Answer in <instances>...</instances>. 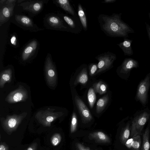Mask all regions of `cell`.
Instances as JSON below:
<instances>
[{
    "label": "cell",
    "instance_id": "1",
    "mask_svg": "<svg viewBox=\"0 0 150 150\" xmlns=\"http://www.w3.org/2000/svg\"><path fill=\"white\" fill-rule=\"evenodd\" d=\"M122 13H114L108 15L99 14L98 20L101 30L107 36L114 38H127L134 30L121 19Z\"/></svg>",
    "mask_w": 150,
    "mask_h": 150
},
{
    "label": "cell",
    "instance_id": "2",
    "mask_svg": "<svg viewBox=\"0 0 150 150\" xmlns=\"http://www.w3.org/2000/svg\"><path fill=\"white\" fill-rule=\"evenodd\" d=\"M150 120V109L146 107L136 112L131 122L130 136L140 135L146 122Z\"/></svg>",
    "mask_w": 150,
    "mask_h": 150
},
{
    "label": "cell",
    "instance_id": "3",
    "mask_svg": "<svg viewBox=\"0 0 150 150\" xmlns=\"http://www.w3.org/2000/svg\"><path fill=\"white\" fill-rule=\"evenodd\" d=\"M150 89V72L141 80L138 85L135 99L145 107L148 102V93Z\"/></svg>",
    "mask_w": 150,
    "mask_h": 150
},
{
    "label": "cell",
    "instance_id": "4",
    "mask_svg": "<svg viewBox=\"0 0 150 150\" xmlns=\"http://www.w3.org/2000/svg\"><path fill=\"white\" fill-rule=\"evenodd\" d=\"M26 114L23 113L19 115L8 116L5 119L1 118V125L5 132L10 135L15 131Z\"/></svg>",
    "mask_w": 150,
    "mask_h": 150
},
{
    "label": "cell",
    "instance_id": "5",
    "mask_svg": "<svg viewBox=\"0 0 150 150\" xmlns=\"http://www.w3.org/2000/svg\"><path fill=\"white\" fill-rule=\"evenodd\" d=\"M54 110L48 108L45 111H39L36 113L35 118L43 126L50 127L53 121L63 115L61 112H54Z\"/></svg>",
    "mask_w": 150,
    "mask_h": 150
},
{
    "label": "cell",
    "instance_id": "6",
    "mask_svg": "<svg viewBox=\"0 0 150 150\" xmlns=\"http://www.w3.org/2000/svg\"><path fill=\"white\" fill-rule=\"evenodd\" d=\"M116 58L115 54L109 51L105 52L96 56L95 58L98 62L97 73L105 71L111 67Z\"/></svg>",
    "mask_w": 150,
    "mask_h": 150
},
{
    "label": "cell",
    "instance_id": "7",
    "mask_svg": "<svg viewBox=\"0 0 150 150\" xmlns=\"http://www.w3.org/2000/svg\"><path fill=\"white\" fill-rule=\"evenodd\" d=\"M139 67L138 62L134 59L127 58L124 59L121 64L117 68V72L120 76L127 79L130 76L131 70Z\"/></svg>",
    "mask_w": 150,
    "mask_h": 150
},
{
    "label": "cell",
    "instance_id": "8",
    "mask_svg": "<svg viewBox=\"0 0 150 150\" xmlns=\"http://www.w3.org/2000/svg\"><path fill=\"white\" fill-rule=\"evenodd\" d=\"M45 70L48 84L50 86H54L57 83V73L55 66L50 54H48L46 59Z\"/></svg>",
    "mask_w": 150,
    "mask_h": 150
},
{
    "label": "cell",
    "instance_id": "9",
    "mask_svg": "<svg viewBox=\"0 0 150 150\" xmlns=\"http://www.w3.org/2000/svg\"><path fill=\"white\" fill-rule=\"evenodd\" d=\"M46 21L47 25L52 29L70 32L69 27L60 16L50 15L47 17Z\"/></svg>",
    "mask_w": 150,
    "mask_h": 150
},
{
    "label": "cell",
    "instance_id": "10",
    "mask_svg": "<svg viewBox=\"0 0 150 150\" xmlns=\"http://www.w3.org/2000/svg\"><path fill=\"white\" fill-rule=\"evenodd\" d=\"M59 15L69 27L70 32L78 34L81 31L83 27L78 17L69 16L62 13H60Z\"/></svg>",
    "mask_w": 150,
    "mask_h": 150
},
{
    "label": "cell",
    "instance_id": "11",
    "mask_svg": "<svg viewBox=\"0 0 150 150\" xmlns=\"http://www.w3.org/2000/svg\"><path fill=\"white\" fill-rule=\"evenodd\" d=\"M26 90L20 85L17 89L11 92L6 97L5 100L9 103H13L25 101L28 98Z\"/></svg>",
    "mask_w": 150,
    "mask_h": 150
},
{
    "label": "cell",
    "instance_id": "12",
    "mask_svg": "<svg viewBox=\"0 0 150 150\" xmlns=\"http://www.w3.org/2000/svg\"><path fill=\"white\" fill-rule=\"evenodd\" d=\"M74 100L83 122H87L91 121L93 118L91 114L82 100L78 96L76 95Z\"/></svg>",
    "mask_w": 150,
    "mask_h": 150
},
{
    "label": "cell",
    "instance_id": "13",
    "mask_svg": "<svg viewBox=\"0 0 150 150\" xmlns=\"http://www.w3.org/2000/svg\"><path fill=\"white\" fill-rule=\"evenodd\" d=\"M16 21L19 25L23 28L32 31H37L42 30L39 28L29 17L22 15H16L15 16Z\"/></svg>",
    "mask_w": 150,
    "mask_h": 150
},
{
    "label": "cell",
    "instance_id": "14",
    "mask_svg": "<svg viewBox=\"0 0 150 150\" xmlns=\"http://www.w3.org/2000/svg\"><path fill=\"white\" fill-rule=\"evenodd\" d=\"M44 2L42 1H30L22 2L18 5L21 6L25 10L36 14L42 10Z\"/></svg>",
    "mask_w": 150,
    "mask_h": 150
},
{
    "label": "cell",
    "instance_id": "15",
    "mask_svg": "<svg viewBox=\"0 0 150 150\" xmlns=\"http://www.w3.org/2000/svg\"><path fill=\"white\" fill-rule=\"evenodd\" d=\"M15 4H6L1 7L0 9V26L7 22L12 16Z\"/></svg>",
    "mask_w": 150,
    "mask_h": 150
},
{
    "label": "cell",
    "instance_id": "16",
    "mask_svg": "<svg viewBox=\"0 0 150 150\" xmlns=\"http://www.w3.org/2000/svg\"><path fill=\"white\" fill-rule=\"evenodd\" d=\"M38 44L36 40H33L24 47L21 54V58L23 61L28 59L33 56L37 50Z\"/></svg>",
    "mask_w": 150,
    "mask_h": 150
},
{
    "label": "cell",
    "instance_id": "17",
    "mask_svg": "<svg viewBox=\"0 0 150 150\" xmlns=\"http://www.w3.org/2000/svg\"><path fill=\"white\" fill-rule=\"evenodd\" d=\"M132 40L127 38H124L122 42L117 44L122 50L125 55L130 56L133 54V52L132 47Z\"/></svg>",
    "mask_w": 150,
    "mask_h": 150
},
{
    "label": "cell",
    "instance_id": "18",
    "mask_svg": "<svg viewBox=\"0 0 150 150\" xmlns=\"http://www.w3.org/2000/svg\"><path fill=\"white\" fill-rule=\"evenodd\" d=\"M55 3L61 8L71 16L78 17L77 14L68 0H57Z\"/></svg>",
    "mask_w": 150,
    "mask_h": 150
},
{
    "label": "cell",
    "instance_id": "19",
    "mask_svg": "<svg viewBox=\"0 0 150 150\" xmlns=\"http://www.w3.org/2000/svg\"><path fill=\"white\" fill-rule=\"evenodd\" d=\"M90 139H93L97 142L102 143H109L110 140V138L104 132L101 131H97L89 134Z\"/></svg>",
    "mask_w": 150,
    "mask_h": 150
},
{
    "label": "cell",
    "instance_id": "20",
    "mask_svg": "<svg viewBox=\"0 0 150 150\" xmlns=\"http://www.w3.org/2000/svg\"><path fill=\"white\" fill-rule=\"evenodd\" d=\"M77 11L78 15L83 28L84 31H86L88 29V25L86 13L80 3L78 5Z\"/></svg>",
    "mask_w": 150,
    "mask_h": 150
},
{
    "label": "cell",
    "instance_id": "21",
    "mask_svg": "<svg viewBox=\"0 0 150 150\" xmlns=\"http://www.w3.org/2000/svg\"><path fill=\"white\" fill-rule=\"evenodd\" d=\"M12 76V71L10 68L6 69L1 72L0 75V86L3 88L6 82H10Z\"/></svg>",
    "mask_w": 150,
    "mask_h": 150
},
{
    "label": "cell",
    "instance_id": "22",
    "mask_svg": "<svg viewBox=\"0 0 150 150\" xmlns=\"http://www.w3.org/2000/svg\"><path fill=\"white\" fill-rule=\"evenodd\" d=\"M88 80L86 67L84 66L81 70L80 73L77 77L74 83L75 85L80 83L84 84L87 83Z\"/></svg>",
    "mask_w": 150,
    "mask_h": 150
},
{
    "label": "cell",
    "instance_id": "23",
    "mask_svg": "<svg viewBox=\"0 0 150 150\" xmlns=\"http://www.w3.org/2000/svg\"><path fill=\"white\" fill-rule=\"evenodd\" d=\"M109 100V97L108 95H105L100 98L98 100L96 105V112L100 113L104 110L107 105Z\"/></svg>",
    "mask_w": 150,
    "mask_h": 150
},
{
    "label": "cell",
    "instance_id": "24",
    "mask_svg": "<svg viewBox=\"0 0 150 150\" xmlns=\"http://www.w3.org/2000/svg\"><path fill=\"white\" fill-rule=\"evenodd\" d=\"M130 134V123L129 122H128L123 129L121 134L120 140L122 144H125L126 142L128 139Z\"/></svg>",
    "mask_w": 150,
    "mask_h": 150
},
{
    "label": "cell",
    "instance_id": "25",
    "mask_svg": "<svg viewBox=\"0 0 150 150\" xmlns=\"http://www.w3.org/2000/svg\"><path fill=\"white\" fill-rule=\"evenodd\" d=\"M149 129L147 127L143 135V143L141 150H149L150 145L149 141Z\"/></svg>",
    "mask_w": 150,
    "mask_h": 150
},
{
    "label": "cell",
    "instance_id": "26",
    "mask_svg": "<svg viewBox=\"0 0 150 150\" xmlns=\"http://www.w3.org/2000/svg\"><path fill=\"white\" fill-rule=\"evenodd\" d=\"M93 87L94 91L100 94L105 93L107 90L106 85L101 81L94 84Z\"/></svg>",
    "mask_w": 150,
    "mask_h": 150
},
{
    "label": "cell",
    "instance_id": "27",
    "mask_svg": "<svg viewBox=\"0 0 150 150\" xmlns=\"http://www.w3.org/2000/svg\"><path fill=\"white\" fill-rule=\"evenodd\" d=\"M87 97L90 106L92 108L93 106L96 99V96L93 88L91 87L89 88L88 92Z\"/></svg>",
    "mask_w": 150,
    "mask_h": 150
},
{
    "label": "cell",
    "instance_id": "28",
    "mask_svg": "<svg viewBox=\"0 0 150 150\" xmlns=\"http://www.w3.org/2000/svg\"><path fill=\"white\" fill-rule=\"evenodd\" d=\"M133 141L131 146L132 150H140L141 145V139L140 135L133 137Z\"/></svg>",
    "mask_w": 150,
    "mask_h": 150
},
{
    "label": "cell",
    "instance_id": "29",
    "mask_svg": "<svg viewBox=\"0 0 150 150\" xmlns=\"http://www.w3.org/2000/svg\"><path fill=\"white\" fill-rule=\"evenodd\" d=\"M77 124V119L76 115L75 112H73L71 123L70 132L71 133L75 132L76 130Z\"/></svg>",
    "mask_w": 150,
    "mask_h": 150
},
{
    "label": "cell",
    "instance_id": "30",
    "mask_svg": "<svg viewBox=\"0 0 150 150\" xmlns=\"http://www.w3.org/2000/svg\"><path fill=\"white\" fill-rule=\"evenodd\" d=\"M62 139L61 135L58 133L53 135L50 139L51 144L54 146L58 145Z\"/></svg>",
    "mask_w": 150,
    "mask_h": 150
},
{
    "label": "cell",
    "instance_id": "31",
    "mask_svg": "<svg viewBox=\"0 0 150 150\" xmlns=\"http://www.w3.org/2000/svg\"><path fill=\"white\" fill-rule=\"evenodd\" d=\"M89 67L90 75L92 76L97 71L98 69V64L92 63L89 65Z\"/></svg>",
    "mask_w": 150,
    "mask_h": 150
},
{
    "label": "cell",
    "instance_id": "32",
    "mask_svg": "<svg viewBox=\"0 0 150 150\" xmlns=\"http://www.w3.org/2000/svg\"><path fill=\"white\" fill-rule=\"evenodd\" d=\"M76 146L78 150H90L89 147H85L79 143H76Z\"/></svg>",
    "mask_w": 150,
    "mask_h": 150
},
{
    "label": "cell",
    "instance_id": "33",
    "mask_svg": "<svg viewBox=\"0 0 150 150\" xmlns=\"http://www.w3.org/2000/svg\"><path fill=\"white\" fill-rule=\"evenodd\" d=\"M11 44L14 46H16L17 45V40L16 35L13 34L11 37L10 39Z\"/></svg>",
    "mask_w": 150,
    "mask_h": 150
},
{
    "label": "cell",
    "instance_id": "34",
    "mask_svg": "<svg viewBox=\"0 0 150 150\" xmlns=\"http://www.w3.org/2000/svg\"><path fill=\"white\" fill-rule=\"evenodd\" d=\"M38 144L37 142H34L32 144L27 148L26 150H37Z\"/></svg>",
    "mask_w": 150,
    "mask_h": 150
},
{
    "label": "cell",
    "instance_id": "35",
    "mask_svg": "<svg viewBox=\"0 0 150 150\" xmlns=\"http://www.w3.org/2000/svg\"><path fill=\"white\" fill-rule=\"evenodd\" d=\"M8 146L4 142H1L0 150H8Z\"/></svg>",
    "mask_w": 150,
    "mask_h": 150
},
{
    "label": "cell",
    "instance_id": "36",
    "mask_svg": "<svg viewBox=\"0 0 150 150\" xmlns=\"http://www.w3.org/2000/svg\"><path fill=\"white\" fill-rule=\"evenodd\" d=\"M133 141V138L129 139L126 142L125 144L127 148H131L132 144Z\"/></svg>",
    "mask_w": 150,
    "mask_h": 150
},
{
    "label": "cell",
    "instance_id": "37",
    "mask_svg": "<svg viewBox=\"0 0 150 150\" xmlns=\"http://www.w3.org/2000/svg\"><path fill=\"white\" fill-rule=\"evenodd\" d=\"M16 0H6L5 3L6 4H15Z\"/></svg>",
    "mask_w": 150,
    "mask_h": 150
},
{
    "label": "cell",
    "instance_id": "38",
    "mask_svg": "<svg viewBox=\"0 0 150 150\" xmlns=\"http://www.w3.org/2000/svg\"><path fill=\"white\" fill-rule=\"evenodd\" d=\"M116 0H104L102 2V3L109 4L114 3Z\"/></svg>",
    "mask_w": 150,
    "mask_h": 150
},
{
    "label": "cell",
    "instance_id": "39",
    "mask_svg": "<svg viewBox=\"0 0 150 150\" xmlns=\"http://www.w3.org/2000/svg\"><path fill=\"white\" fill-rule=\"evenodd\" d=\"M145 24L147 32L150 34V25L148 23H146Z\"/></svg>",
    "mask_w": 150,
    "mask_h": 150
},
{
    "label": "cell",
    "instance_id": "40",
    "mask_svg": "<svg viewBox=\"0 0 150 150\" xmlns=\"http://www.w3.org/2000/svg\"><path fill=\"white\" fill-rule=\"evenodd\" d=\"M6 0H1L0 1V5H1V4H3L4 3H5V1H6Z\"/></svg>",
    "mask_w": 150,
    "mask_h": 150
},
{
    "label": "cell",
    "instance_id": "41",
    "mask_svg": "<svg viewBox=\"0 0 150 150\" xmlns=\"http://www.w3.org/2000/svg\"><path fill=\"white\" fill-rule=\"evenodd\" d=\"M24 1V0H18L17 1V2L18 3H20L21 2H22V1Z\"/></svg>",
    "mask_w": 150,
    "mask_h": 150
},
{
    "label": "cell",
    "instance_id": "42",
    "mask_svg": "<svg viewBox=\"0 0 150 150\" xmlns=\"http://www.w3.org/2000/svg\"><path fill=\"white\" fill-rule=\"evenodd\" d=\"M147 33V34H148V36L149 38V40H150V34L149 33Z\"/></svg>",
    "mask_w": 150,
    "mask_h": 150
},
{
    "label": "cell",
    "instance_id": "43",
    "mask_svg": "<svg viewBox=\"0 0 150 150\" xmlns=\"http://www.w3.org/2000/svg\"><path fill=\"white\" fill-rule=\"evenodd\" d=\"M148 15H149V19L150 20V12L149 13Z\"/></svg>",
    "mask_w": 150,
    "mask_h": 150
}]
</instances>
